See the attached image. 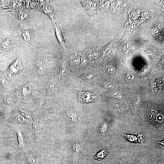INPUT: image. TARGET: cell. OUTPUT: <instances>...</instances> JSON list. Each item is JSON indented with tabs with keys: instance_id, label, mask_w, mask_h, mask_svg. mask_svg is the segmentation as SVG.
I'll return each instance as SVG.
<instances>
[{
	"instance_id": "obj_28",
	"label": "cell",
	"mask_w": 164,
	"mask_h": 164,
	"mask_svg": "<svg viewBox=\"0 0 164 164\" xmlns=\"http://www.w3.org/2000/svg\"><path fill=\"white\" fill-rule=\"evenodd\" d=\"M48 87L49 89H53L55 88V86L53 84H50L49 86H48Z\"/></svg>"
},
{
	"instance_id": "obj_5",
	"label": "cell",
	"mask_w": 164,
	"mask_h": 164,
	"mask_svg": "<svg viewBox=\"0 0 164 164\" xmlns=\"http://www.w3.org/2000/svg\"><path fill=\"white\" fill-rule=\"evenodd\" d=\"M55 28V34L56 37L60 45L62 47L63 49L65 50V52L67 51V48L66 46L64 39L63 36L62 32H61V30L59 28L58 26H57L56 23H54Z\"/></svg>"
},
{
	"instance_id": "obj_15",
	"label": "cell",
	"mask_w": 164,
	"mask_h": 164,
	"mask_svg": "<svg viewBox=\"0 0 164 164\" xmlns=\"http://www.w3.org/2000/svg\"><path fill=\"white\" fill-rule=\"evenodd\" d=\"M107 152L105 150H103L94 156V158L96 159L100 160L102 159L107 154Z\"/></svg>"
},
{
	"instance_id": "obj_24",
	"label": "cell",
	"mask_w": 164,
	"mask_h": 164,
	"mask_svg": "<svg viewBox=\"0 0 164 164\" xmlns=\"http://www.w3.org/2000/svg\"><path fill=\"white\" fill-rule=\"evenodd\" d=\"M106 70L109 73H110V74H112L114 73V70L113 68L111 66L107 67L106 69Z\"/></svg>"
},
{
	"instance_id": "obj_9",
	"label": "cell",
	"mask_w": 164,
	"mask_h": 164,
	"mask_svg": "<svg viewBox=\"0 0 164 164\" xmlns=\"http://www.w3.org/2000/svg\"><path fill=\"white\" fill-rule=\"evenodd\" d=\"M91 96L92 95L90 92H82L80 95V97L79 98V99L81 101V102L84 103L91 102L92 101Z\"/></svg>"
},
{
	"instance_id": "obj_14",
	"label": "cell",
	"mask_w": 164,
	"mask_h": 164,
	"mask_svg": "<svg viewBox=\"0 0 164 164\" xmlns=\"http://www.w3.org/2000/svg\"><path fill=\"white\" fill-rule=\"evenodd\" d=\"M15 116L17 121L19 123H25L28 121L24 116L18 112L16 113Z\"/></svg>"
},
{
	"instance_id": "obj_17",
	"label": "cell",
	"mask_w": 164,
	"mask_h": 164,
	"mask_svg": "<svg viewBox=\"0 0 164 164\" xmlns=\"http://www.w3.org/2000/svg\"><path fill=\"white\" fill-rule=\"evenodd\" d=\"M32 128L33 131H34L35 135H37L38 134L39 131H40V126L37 123H34L33 124Z\"/></svg>"
},
{
	"instance_id": "obj_10",
	"label": "cell",
	"mask_w": 164,
	"mask_h": 164,
	"mask_svg": "<svg viewBox=\"0 0 164 164\" xmlns=\"http://www.w3.org/2000/svg\"><path fill=\"white\" fill-rule=\"evenodd\" d=\"M20 91L21 92L20 94L22 97L26 98L31 94V88L28 86H25L21 88Z\"/></svg>"
},
{
	"instance_id": "obj_26",
	"label": "cell",
	"mask_w": 164,
	"mask_h": 164,
	"mask_svg": "<svg viewBox=\"0 0 164 164\" xmlns=\"http://www.w3.org/2000/svg\"><path fill=\"white\" fill-rule=\"evenodd\" d=\"M116 109L119 111H121L123 110V108L121 105H118L116 106Z\"/></svg>"
},
{
	"instance_id": "obj_29",
	"label": "cell",
	"mask_w": 164,
	"mask_h": 164,
	"mask_svg": "<svg viewBox=\"0 0 164 164\" xmlns=\"http://www.w3.org/2000/svg\"><path fill=\"white\" fill-rule=\"evenodd\" d=\"M159 144H162V145H164V141H160L158 142Z\"/></svg>"
},
{
	"instance_id": "obj_11",
	"label": "cell",
	"mask_w": 164,
	"mask_h": 164,
	"mask_svg": "<svg viewBox=\"0 0 164 164\" xmlns=\"http://www.w3.org/2000/svg\"><path fill=\"white\" fill-rule=\"evenodd\" d=\"M70 59L73 65L76 66L81 65L80 57L77 54H74L71 56Z\"/></svg>"
},
{
	"instance_id": "obj_27",
	"label": "cell",
	"mask_w": 164,
	"mask_h": 164,
	"mask_svg": "<svg viewBox=\"0 0 164 164\" xmlns=\"http://www.w3.org/2000/svg\"><path fill=\"white\" fill-rule=\"evenodd\" d=\"M140 98H136L135 103V104L136 106L138 105L140 102Z\"/></svg>"
},
{
	"instance_id": "obj_6",
	"label": "cell",
	"mask_w": 164,
	"mask_h": 164,
	"mask_svg": "<svg viewBox=\"0 0 164 164\" xmlns=\"http://www.w3.org/2000/svg\"><path fill=\"white\" fill-rule=\"evenodd\" d=\"M36 70L38 74L40 75H44L46 69L45 60L43 58H39L36 62Z\"/></svg>"
},
{
	"instance_id": "obj_23",
	"label": "cell",
	"mask_w": 164,
	"mask_h": 164,
	"mask_svg": "<svg viewBox=\"0 0 164 164\" xmlns=\"http://www.w3.org/2000/svg\"><path fill=\"white\" fill-rule=\"evenodd\" d=\"M44 103V100L43 98H40L38 100L37 103V106L38 108L42 107Z\"/></svg>"
},
{
	"instance_id": "obj_2",
	"label": "cell",
	"mask_w": 164,
	"mask_h": 164,
	"mask_svg": "<svg viewBox=\"0 0 164 164\" xmlns=\"http://www.w3.org/2000/svg\"><path fill=\"white\" fill-rule=\"evenodd\" d=\"M0 49L7 53H11L14 50V44L11 38L9 36L2 38L0 43Z\"/></svg>"
},
{
	"instance_id": "obj_8",
	"label": "cell",
	"mask_w": 164,
	"mask_h": 164,
	"mask_svg": "<svg viewBox=\"0 0 164 164\" xmlns=\"http://www.w3.org/2000/svg\"><path fill=\"white\" fill-rule=\"evenodd\" d=\"M17 132L19 143V148L24 149L26 147V142L24 136L20 130H17Z\"/></svg>"
},
{
	"instance_id": "obj_12",
	"label": "cell",
	"mask_w": 164,
	"mask_h": 164,
	"mask_svg": "<svg viewBox=\"0 0 164 164\" xmlns=\"http://www.w3.org/2000/svg\"><path fill=\"white\" fill-rule=\"evenodd\" d=\"M18 112L24 116L27 120L33 121V119L32 116L28 111L20 109L18 110Z\"/></svg>"
},
{
	"instance_id": "obj_13",
	"label": "cell",
	"mask_w": 164,
	"mask_h": 164,
	"mask_svg": "<svg viewBox=\"0 0 164 164\" xmlns=\"http://www.w3.org/2000/svg\"><path fill=\"white\" fill-rule=\"evenodd\" d=\"M94 48H89L87 50L86 52L88 57L89 58H94L97 56L96 52Z\"/></svg>"
},
{
	"instance_id": "obj_22",
	"label": "cell",
	"mask_w": 164,
	"mask_h": 164,
	"mask_svg": "<svg viewBox=\"0 0 164 164\" xmlns=\"http://www.w3.org/2000/svg\"><path fill=\"white\" fill-rule=\"evenodd\" d=\"M5 103L8 105L12 104L14 103V100L10 97H7L5 98L4 99Z\"/></svg>"
},
{
	"instance_id": "obj_3",
	"label": "cell",
	"mask_w": 164,
	"mask_h": 164,
	"mask_svg": "<svg viewBox=\"0 0 164 164\" xmlns=\"http://www.w3.org/2000/svg\"><path fill=\"white\" fill-rule=\"evenodd\" d=\"M35 34V30L30 27H24L21 29V39L24 42H30L33 38Z\"/></svg>"
},
{
	"instance_id": "obj_1",
	"label": "cell",
	"mask_w": 164,
	"mask_h": 164,
	"mask_svg": "<svg viewBox=\"0 0 164 164\" xmlns=\"http://www.w3.org/2000/svg\"><path fill=\"white\" fill-rule=\"evenodd\" d=\"M23 66L20 58L18 57L10 66L6 72V74L9 78L19 73L23 69Z\"/></svg>"
},
{
	"instance_id": "obj_7",
	"label": "cell",
	"mask_w": 164,
	"mask_h": 164,
	"mask_svg": "<svg viewBox=\"0 0 164 164\" xmlns=\"http://www.w3.org/2000/svg\"><path fill=\"white\" fill-rule=\"evenodd\" d=\"M43 11L53 21L54 24L56 23L55 21L54 10L52 6L49 4L45 5L43 6Z\"/></svg>"
},
{
	"instance_id": "obj_19",
	"label": "cell",
	"mask_w": 164,
	"mask_h": 164,
	"mask_svg": "<svg viewBox=\"0 0 164 164\" xmlns=\"http://www.w3.org/2000/svg\"><path fill=\"white\" fill-rule=\"evenodd\" d=\"M112 94L114 97L116 98H121L122 97L121 93L117 91H113L112 92Z\"/></svg>"
},
{
	"instance_id": "obj_25",
	"label": "cell",
	"mask_w": 164,
	"mask_h": 164,
	"mask_svg": "<svg viewBox=\"0 0 164 164\" xmlns=\"http://www.w3.org/2000/svg\"><path fill=\"white\" fill-rule=\"evenodd\" d=\"M105 86L107 88L109 89H112L113 87V86L112 84L110 83L109 82H106L105 84Z\"/></svg>"
},
{
	"instance_id": "obj_16",
	"label": "cell",
	"mask_w": 164,
	"mask_h": 164,
	"mask_svg": "<svg viewBox=\"0 0 164 164\" xmlns=\"http://www.w3.org/2000/svg\"><path fill=\"white\" fill-rule=\"evenodd\" d=\"M0 81L4 88L5 89L8 86V83L6 78L2 74H0Z\"/></svg>"
},
{
	"instance_id": "obj_18",
	"label": "cell",
	"mask_w": 164,
	"mask_h": 164,
	"mask_svg": "<svg viewBox=\"0 0 164 164\" xmlns=\"http://www.w3.org/2000/svg\"><path fill=\"white\" fill-rule=\"evenodd\" d=\"M81 65L82 67H85L87 65L88 60L85 56H82L80 57Z\"/></svg>"
},
{
	"instance_id": "obj_21",
	"label": "cell",
	"mask_w": 164,
	"mask_h": 164,
	"mask_svg": "<svg viewBox=\"0 0 164 164\" xmlns=\"http://www.w3.org/2000/svg\"><path fill=\"white\" fill-rule=\"evenodd\" d=\"M108 126L106 123L102 125L100 127V131L102 133H105L107 131Z\"/></svg>"
},
{
	"instance_id": "obj_20",
	"label": "cell",
	"mask_w": 164,
	"mask_h": 164,
	"mask_svg": "<svg viewBox=\"0 0 164 164\" xmlns=\"http://www.w3.org/2000/svg\"><path fill=\"white\" fill-rule=\"evenodd\" d=\"M68 116L70 119L73 121H76L77 120V116L75 114L73 113L69 112L67 114Z\"/></svg>"
},
{
	"instance_id": "obj_4",
	"label": "cell",
	"mask_w": 164,
	"mask_h": 164,
	"mask_svg": "<svg viewBox=\"0 0 164 164\" xmlns=\"http://www.w3.org/2000/svg\"><path fill=\"white\" fill-rule=\"evenodd\" d=\"M86 12L90 17L93 16L96 12V5L94 1L90 0L80 1Z\"/></svg>"
}]
</instances>
